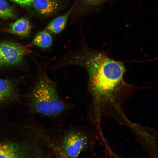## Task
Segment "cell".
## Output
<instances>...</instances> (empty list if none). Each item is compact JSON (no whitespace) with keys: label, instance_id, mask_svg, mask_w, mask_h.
Segmentation results:
<instances>
[{"label":"cell","instance_id":"6da1fadb","mask_svg":"<svg viewBox=\"0 0 158 158\" xmlns=\"http://www.w3.org/2000/svg\"><path fill=\"white\" fill-rule=\"evenodd\" d=\"M67 63L80 66L89 76V87L96 113L102 102L112 96L122 82L123 64L102 53L84 48L74 54Z\"/></svg>","mask_w":158,"mask_h":158},{"label":"cell","instance_id":"7a4b0ae2","mask_svg":"<svg viewBox=\"0 0 158 158\" xmlns=\"http://www.w3.org/2000/svg\"><path fill=\"white\" fill-rule=\"evenodd\" d=\"M32 103L35 111L54 118L64 112L67 105L60 97L54 83L46 75L40 78L32 93Z\"/></svg>","mask_w":158,"mask_h":158},{"label":"cell","instance_id":"3957f363","mask_svg":"<svg viewBox=\"0 0 158 158\" xmlns=\"http://www.w3.org/2000/svg\"><path fill=\"white\" fill-rule=\"evenodd\" d=\"M89 142L87 134L83 130L71 128L65 132L62 139L63 150L70 158L77 157Z\"/></svg>","mask_w":158,"mask_h":158},{"label":"cell","instance_id":"277c9868","mask_svg":"<svg viewBox=\"0 0 158 158\" xmlns=\"http://www.w3.org/2000/svg\"><path fill=\"white\" fill-rule=\"evenodd\" d=\"M25 53V49L20 45L9 42H0V58L4 64L20 63Z\"/></svg>","mask_w":158,"mask_h":158},{"label":"cell","instance_id":"5b68a950","mask_svg":"<svg viewBox=\"0 0 158 158\" xmlns=\"http://www.w3.org/2000/svg\"><path fill=\"white\" fill-rule=\"evenodd\" d=\"M32 4L39 13L45 16L54 13L61 5L60 0H33Z\"/></svg>","mask_w":158,"mask_h":158},{"label":"cell","instance_id":"8992f818","mask_svg":"<svg viewBox=\"0 0 158 158\" xmlns=\"http://www.w3.org/2000/svg\"><path fill=\"white\" fill-rule=\"evenodd\" d=\"M74 6L63 15L52 20L48 25L47 29L54 34L60 32L65 27L69 16Z\"/></svg>","mask_w":158,"mask_h":158},{"label":"cell","instance_id":"52a82bcc","mask_svg":"<svg viewBox=\"0 0 158 158\" xmlns=\"http://www.w3.org/2000/svg\"><path fill=\"white\" fill-rule=\"evenodd\" d=\"M31 28L29 21L24 18H22L11 24L10 31L15 34L25 36L29 34Z\"/></svg>","mask_w":158,"mask_h":158},{"label":"cell","instance_id":"ba28073f","mask_svg":"<svg viewBox=\"0 0 158 158\" xmlns=\"http://www.w3.org/2000/svg\"><path fill=\"white\" fill-rule=\"evenodd\" d=\"M52 42V37L47 31L39 32L34 37L32 41L34 45L42 48L50 47Z\"/></svg>","mask_w":158,"mask_h":158},{"label":"cell","instance_id":"9c48e42d","mask_svg":"<svg viewBox=\"0 0 158 158\" xmlns=\"http://www.w3.org/2000/svg\"><path fill=\"white\" fill-rule=\"evenodd\" d=\"M15 16L14 9L8 2L0 0V18L4 19L13 18Z\"/></svg>","mask_w":158,"mask_h":158},{"label":"cell","instance_id":"30bf717a","mask_svg":"<svg viewBox=\"0 0 158 158\" xmlns=\"http://www.w3.org/2000/svg\"><path fill=\"white\" fill-rule=\"evenodd\" d=\"M13 90V87L10 82L0 79V101L8 98L12 94Z\"/></svg>","mask_w":158,"mask_h":158},{"label":"cell","instance_id":"8fae6325","mask_svg":"<svg viewBox=\"0 0 158 158\" xmlns=\"http://www.w3.org/2000/svg\"><path fill=\"white\" fill-rule=\"evenodd\" d=\"M9 146L0 145V158H20Z\"/></svg>","mask_w":158,"mask_h":158},{"label":"cell","instance_id":"7c38bea8","mask_svg":"<svg viewBox=\"0 0 158 158\" xmlns=\"http://www.w3.org/2000/svg\"><path fill=\"white\" fill-rule=\"evenodd\" d=\"M53 150L59 158H70L65 153L63 150L57 146L52 145Z\"/></svg>","mask_w":158,"mask_h":158},{"label":"cell","instance_id":"4fadbf2b","mask_svg":"<svg viewBox=\"0 0 158 158\" xmlns=\"http://www.w3.org/2000/svg\"><path fill=\"white\" fill-rule=\"evenodd\" d=\"M108 0H81L86 5L90 6H96L100 5Z\"/></svg>","mask_w":158,"mask_h":158},{"label":"cell","instance_id":"5bb4252c","mask_svg":"<svg viewBox=\"0 0 158 158\" xmlns=\"http://www.w3.org/2000/svg\"><path fill=\"white\" fill-rule=\"evenodd\" d=\"M20 5L27 6L32 4L33 0H10Z\"/></svg>","mask_w":158,"mask_h":158},{"label":"cell","instance_id":"9a60e30c","mask_svg":"<svg viewBox=\"0 0 158 158\" xmlns=\"http://www.w3.org/2000/svg\"><path fill=\"white\" fill-rule=\"evenodd\" d=\"M4 65V63H3V62L0 58V66H1Z\"/></svg>","mask_w":158,"mask_h":158}]
</instances>
